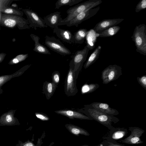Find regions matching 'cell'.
Returning a JSON list of instances; mask_svg holds the SVG:
<instances>
[{
    "label": "cell",
    "instance_id": "4dcf8cb0",
    "mask_svg": "<svg viewBox=\"0 0 146 146\" xmlns=\"http://www.w3.org/2000/svg\"><path fill=\"white\" fill-rule=\"evenodd\" d=\"M101 143L102 146H125L123 145L117 143L116 141H109L104 140Z\"/></svg>",
    "mask_w": 146,
    "mask_h": 146
},
{
    "label": "cell",
    "instance_id": "ba28073f",
    "mask_svg": "<svg viewBox=\"0 0 146 146\" xmlns=\"http://www.w3.org/2000/svg\"><path fill=\"white\" fill-rule=\"evenodd\" d=\"M100 7L99 6L93 8L82 12L66 23L65 25L68 27L75 26L77 27L82 22L93 17L98 12Z\"/></svg>",
    "mask_w": 146,
    "mask_h": 146
},
{
    "label": "cell",
    "instance_id": "4fadbf2b",
    "mask_svg": "<svg viewBox=\"0 0 146 146\" xmlns=\"http://www.w3.org/2000/svg\"><path fill=\"white\" fill-rule=\"evenodd\" d=\"M16 110H11L0 117V126L19 125L18 119L14 116Z\"/></svg>",
    "mask_w": 146,
    "mask_h": 146
},
{
    "label": "cell",
    "instance_id": "7402d4cb",
    "mask_svg": "<svg viewBox=\"0 0 146 146\" xmlns=\"http://www.w3.org/2000/svg\"><path fill=\"white\" fill-rule=\"evenodd\" d=\"M102 47L98 46L91 54L84 65V68L86 69L94 63L99 58Z\"/></svg>",
    "mask_w": 146,
    "mask_h": 146
},
{
    "label": "cell",
    "instance_id": "30bf717a",
    "mask_svg": "<svg viewBox=\"0 0 146 146\" xmlns=\"http://www.w3.org/2000/svg\"><path fill=\"white\" fill-rule=\"evenodd\" d=\"M128 130L131 131V134L128 137L121 140L123 143L130 145H137L142 143L141 137L145 132L144 130L138 127H129Z\"/></svg>",
    "mask_w": 146,
    "mask_h": 146
},
{
    "label": "cell",
    "instance_id": "603a6c76",
    "mask_svg": "<svg viewBox=\"0 0 146 146\" xmlns=\"http://www.w3.org/2000/svg\"><path fill=\"white\" fill-rule=\"evenodd\" d=\"M88 31L85 29H81L76 31L73 35L74 42L76 43L82 44L86 37Z\"/></svg>",
    "mask_w": 146,
    "mask_h": 146
},
{
    "label": "cell",
    "instance_id": "7c38bea8",
    "mask_svg": "<svg viewBox=\"0 0 146 146\" xmlns=\"http://www.w3.org/2000/svg\"><path fill=\"white\" fill-rule=\"evenodd\" d=\"M110 130L108 134L103 137L109 141H116L125 136L128 133L127 128L124 127H113Z\"/></svg>",
    "mask_w": 146,
    "mask_h": 146
},
{
    "label": "cell",
    "instance_id": "52a82bcc",
    "mask_svg": "<svg viewBox=\"0 0 146 146\" xmlns=\"http://www.w3.org/2000/svg\"><path fill=\"white\" fill-rule=\"evenodd\" d=\"M21 10L27 17L30 28H34L36 30L37 27H47L44 19L40 17L36 13L29 9H22Z\"/></svg>",
    "mask_w": 146,
    "mask_h": 146
},
{
    "label": "cell",
    "instance_id": "9c48e42d",
    "mask_svg": "<svg viewBox=\"0 0 146 146\" xmlns=\"http://www.w3.org/2000/svg\"><path fill=\"white\" fill-rule=\"evenodd\" d=\"M90 50V47L86 44L83 49L77 51L74 54L70 64L74 66L75 71L80 70L81 69Z\"/></svg>",
    "mask_w": 146,
    "mask_h": 146
},
{
    "label": "cell",
    "instance_id": "8992f818",
    "mask_svg": "<svg viewBox=\"0 0 146 146\" xmlns=\"http://www.w3.org/2000/svg\"><path fill=\"white\" fill-rule=\"evenodd\" d=\"M45 44L50 49L61 55H66L71 54L70 50L58 39L54 37L46 36Z\"/></svg>",
    "mask_w": 146,
    "mask_h": 146
},
{
    "label": "cell",
    "instance_id": "9a60e30c",
    "mask_svg": "<svg viewBox=\"0 0 146 146\" xmlns=\"http://www.w3.org/2000/svg\"><path fill=\"white\" fill-rule=\"evenodd\" d=\"M31 65H27L22 67L12 74L5 75L0 76V94L3 92L2 86L6 83L13 78L18 77L22 75Z\"/></svg>",
    "mask_w": 146,
    "mask_h": 146
},
{
    "label": "cell",
    "instance_id": "44dd1931",
    "mask_svg": "<svg viewBox=\"0 0 146 146\" xmlns=\"http://www.w3.org/2000/svg\"><path fill=\"white\" fill-rule=\"evenodd\" d=\"M120 28V27L118 26H113L103 31L100 33H97L96 36L100 37L112 36L116 34Z\"/></svg>",
    "mask_w": 146,
    "mask_h": 146
},
{
    "label": "cell",
    "instance_id": "ffe728a7",
    "mask_svg": "<svg viewBox=\"0 0 146 146\" xmlns=\"http://www.w3.org/2000/svg\"><path fill=\"white\" fill-rule=\"evenodd\" d=\"M30 37L35 42V47L33 50L38 53L44 54H51V53L44 46L39 42V37L34 34H31Z\"/></svg>",
    "mask_w": 146,
    "mask_h": 146
},
{
    "label": "cell",
    "instance_id": "8d00e7d4",
    "mask_svg": "<svg viewBox=\"0 0 146 146\" xmlns=\"http://www.w3.org/2000/svg\"><path fill=\"white\" fill-rule=\"evenodd\" d=\"M6 55L7 54L5 53H0V63L3 61Z\"/></svg>",
    "mask_w": 146,
    "mask_h": 146
},
{
    "label": "cell",
    "instance_id": "d6a6232c",
    "mask_svg": "<svg viewBox=\"0 0 146 146\" xmlns=\"http://www.w3.org/2000/svg\"><path fill=\"white\" fill-rule=\"evenodd\" d=\"M13 0H0V10L3 8L9 7Z\"/></svg>",
    "mask_w": 146,
    "mask_h": 146
},
{
    "label": "cell",
    "instance_id": "5b68a950",
    "mask_svg": "<svg viewBox=\"0 0 146 146\" xmlns=\"http://www.w3.org/2000/svg\"><path fill=\"white\" fill-rule=\"evenodd\" d=\"M122 68L116 64L110 65L102 72V79L104 84L118 79L122 75Z\"/></svg>",
    "mask_w": 146,
    "mask_h": 146
},
{
    "label": "cell",
    "instance_id": "f35d334b",
    "mask_svg": "<svg viewBox=\"0 0 146 146\" xmlns=\"http://www.w3.org/2000/svg\"><path fill=\"white\" fill-rule=\"evenodd\" d=\"M81 146H89L88 145H82Z\"/></svg>",
    "mask_w": 146,
    "mask_h": 146
},
{
    "label": "cell",
    "instance_id": "f1b7e54d",
    "mask_svg": "<svg viewBox=\"0 0 146 146\" xmlns=\"http://www.w3.org/2000/svg\"><path fill=\"white\" fill-rule=\"evenodd\" d=\"M56 84L53 82H47L45 87L47 97L50 98L53 94L56 88Z\"/></svg>",
    "mask_w": 146,
    "mask_h": 146
},
{
    "label": "cell",
    "instance_id": "d6986e66",
    "mask_svg": "<svg viewBox=\"0 0 146 146\" xmlns=\"http://www.w3.org/2000/svg\"><path fill=\"white\" fill-rule=\"evenodd\" d=\"M55 112L59 114L66 116L71 119L74 118L81 119L92 120L89 117L82 113L71 110H60Z\"/></svg>",
    "mask_w": 146,
    "mask_h": 146
},
{
    "label": "cell",
    "instance_id": "e575fe53",
    "mask_svg": "<svg viewBox=\"0 0 146 146\" xmlns=\"http://www.w3.org/2000/svg\"><path fill=\"white\" fill-rule=\"evenodd\" d=\"M35 115L37 118L42 120L47 121L49 119L47 116L40 113H36Z\"/></svg>",
    "mask_w": 146,
    "mask_h": 146
},
{
    "label": "cell",
    "instance_id": "2e32d148",
    "mask_svg": "<svg viewBox=\"0 0 146 146\" xmlns=\"http://www.w3.org/2000/svg\"><path fill=\"white\" fill-rule=\"evenodd\" d=\"M60 14V12L56 11L45 16L44 20L46 25L53 29L58 28L59 24L62 20Z\"/></svg>",
    "mask_w": 146,
    "mask_h": 146
},
{
    "label": "cell",
    "instance_id": "d4e9b609",
    "mask_svg": "<svg viewBox=\"0 0 146 146\" xmlns=\"http://www.w3.org/2000/svg\"><path fill=\"white\" fill-rule=\"evenodd\" d=\"M0 12L4 14L13 15L22 17L24 14L23 12L19 9L12 8L10 7H7L0 10Z\"/></svg>",
    "mask_w": 146,
    "mask_h": 146
},
{
    "label": "cell",
    "instance_id": "1f68e13d",
    "mask_svg": "<svg viewBox=\"0 0 146 146\" xmlns=\"http://www.w3.org/2000/svg\"><path fill=\"white\" fill-rule=\"evenodd\" d=\"M137 80L139 84L146 90V75L137 77Z\"/></svg>",
    "mask_w": 146,
    "mask_h": 146
},
{
    "label": "cell",
    "instance_id": "6da1fadb",
    "mask_svg": "<svg viewBox=\"0 0 146 146\" xmlns=\"http://www.w3.org/2000/svg\"><path fill=\"white\" fill-rule=\"evenodd\" d=\"M29 24L27 20L21 16L4 14L0 15V25L2 27L24 30L30 28Z\"/></svg>",
    "mask_w": 146,
    "mask_h": 146
},
{
    "label": "cell",
    "instance_id": "484cf974",
    "mask_svg": "<svg viewBox=\"0 0 146 146\" xmlns=\"http://www.w3.org/2000/svg\"><path fill=\"white\" fill-rule=\"evenodd\" d=\"M83 0H58L55 3L56 9H59L62 6L66 5L71 6L79 3Z\"/></svg>",
    "mask_w": 146,
    "mask_h": 146
},
{
    "label": "cell",
    "instance_id": "4316f807",
    "mask_svg": "<svg viewBox=\"0 0 146 146\" xmlns=\"http://www.w3.org/2000/svg\"><path fill=\"white\" fill-rule=\"evenodd\" d=\"M99 87L98 84H86L84 85L82 88V92L83 94H88L92 93L95 91Z\"/></svg>",
    "mask_w": 146,
    "mask_h": 146
},
{
    "label": "cell",
    "instance_id": "277c9868",
    "mask_svg": "<svg viewBox=\"0 0 146 146\" xmlns=\"http://www.w3.org/2000/svg\"><path fill=\"white\" fill-rule=\"evenodd\" d=\"M136 47V51L146 55V26L144 24L137 26L131 36Z\"/></svg>",
    "mask_w": 146,
    "mask_h": 146
},
{
    "label": "cell",
    "instance_id": "f546056e",
    "mask_svg": "<svg viewBox=\"0 0 146 146\" xmlns=\"http://www.w3.org/2000/svg\"><path fill=\"white\" fill-rule=\"evenodd\" d=\"M146 8V0H141L137 4L135 9V11L138 13Z\"/></svg>",
    "mask_w": 146,
    "mask_h": 146
},
{
    "label": "cell",
    "instance_id": "cb8c5ba5",
    "mask_svg": "<svg viewBox=\"0 0 146 146\" xmlns=\"http://www.w3.org/2000/svg\"><path fill=\"white\" fill-rule=\"evenodd\" d=\"M66 127L71 133L74 135H82L86 136L90 135V134L86 130L77 126L71 124H67L66 125Z\"/></svg>",
    "mask_w": 146,
    "mask_h": 146
},
{
    "label": "cell",
    "instance_id": "3957f363",
    "mask_svg": "<svg viewBox=\"0 0 146 146\" xmlns=\"http://www.w3.org/2000/svg\"><path fill=\"white\" fill-rule=\"evenodd\" d=\"M102 3L101 0H90L70 8L67 11V17L59 24L58 26L65 24L78 14L88 10L94 8Z\"/></svg>",
    "mask_w": 146,
    "mask_h": 146
},
{
    "label": "cell",
    "instance_id": "836d02e7",
    "mask_svg": "<svg viewBox=\"0 0 146 146\" xmlns=\"http://www.w3.org/2000/svg\"><path fill=\"white\" fill-rule=\"evenodd\" d=\"M52 79L53 82L56 84H58L60 81V77L58 72H55L52 75Z\"/></svg>",
    "mask_w": 146,
    "mask_h": 146
},
{
    "label": "cell",
    "instance_id": "8fae6325",
    "mask_svg": "<svg viewBox=\"0 0 146 146\" xmlns=\"http://www.w3.org/2000/svg\"><path fill=\"white\" fill-rule=\"evenodd\" d=\"M85 107L95 109L108 115L114 116L118 115L119 112L116 109L111 108L107 104L101 102H94L85 106Z\"/></svg>",
    "mask_w": 146,
    "mask_h": 146
},
{
    "label": "cell",
    "instance_id": "74e56055",
    "mask_svg": "<svg viewBox=\"0 0 146 146\" xmlns=\"http://www.w3.org/2000/svg\"><path fill=\"white\" fill-rule=\"evenodd\" d=\"M95 146H102V144L101 143L100 144L98 145H96Z\"/></svg>",
    "mask_w": 146,
    "mask_h": 146
},
{
    "label": "cell",
    "instance_id": "7a4b0ae2",
    "mask_svg": "<svg viewBox=\"0 0 146 146\" xmlns=\"http://www.w3.org/2000/svg\"><path fill=\"white\" fill-rule=\"evenodd\" d=\"M83 112L86 115L94 120L107 127L109 130L113 127L112 123H116L119 119L114 116L108 115L102 113L95 109H91L86 107L83 108Z\"/></svg>",
    "mask_w": 146,
    "mask_h": 146
},
{
    "label": "cell",
    "instance_id": "e0dca14e",
    "mask_svg": "<svg viewBox=\"0 0 146 146\" xmlns=\"http://www.w3.org/2000/svg\"><path fill=\"white\" fill-rule=\"evenodd\" d=\"M53 32L60 39L70 44L74 42L73 35L68 30L62 29L58 27L54 29Z\"/></svg>",
    "mask_w": 146,
    "mask_h": 146
},
{
    "label": "cell",
    "instance_id": "83f0119b",
    "mask_svg": "<svg viewBox=\"0 0 146 146\" xmlns=\"http://www.w3.org/2000/svg\"><path fill=\"white\" fill-rule=\"evenodd\" d=\"M28 54H22L17 55L11 60L8 64L10 65L17 64L26 59L28 57Z\"/></svg>",
    "mask_w": 146,
    "mask_h": 146
},
{
    "label": "cell",
    "instance_id": "ac0fdd59",
    "mask_svg": "<svg viewBox=\"0 0 146 146\" xmlns=\"http://www.w3.org/2000/svg\"><path fill=\"white\" fill-rule=\"evenodd\" d=\"M75 81L74 72L70 68L67 76L66 89V92L70 95L74 94V92H77V90L75 85Z\"/></svg>",
    "mask_w": 146,
    "mask_h": 146
},
{
    "label": "cell",
    "instance_id": "5bb4252c",
    "mask_svg": "<svg viewBox=\"0 0 146 146\" xmlns=\"http://www.w3.org/2000/svg\"><path fill=\"white\" fill-rule=\"evenodd\" d=\"M122 18L105 19L97 23L94 27V30L97 32L103 31L110 27L115 26L123 21Z\"/></svg>",
    "mask_w": 146,
    "mask_h": 146
},
{
    "label": "cell",
    "instance_id": "d590c367",
    "mask_svg": "<svg viewBox=\"0 0 146 146\" xmlns=\"http://www.w3.org/2000/svg\"><path fill=\"white\" fill-rule=\"evenodd\" d=\"M17 146H34V145L32 142L29 141L23 144L21 143L20 145L18 144Z\"/></svg>",
    "mask_w": 146,
    "mask_h": 146
}]
</instances>
